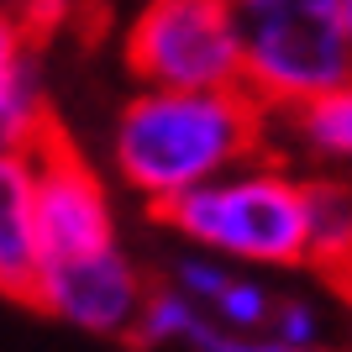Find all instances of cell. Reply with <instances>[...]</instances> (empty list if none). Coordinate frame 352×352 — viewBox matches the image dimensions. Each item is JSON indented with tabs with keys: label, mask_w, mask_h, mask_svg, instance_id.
I'll return each instance as SVG.
<instances>
[{
	"label": "cell",
	"mask_w": 352,
	"mask_h": 352,
	"mask_svg": "<svg viewBox=\"0 0 352 352\" xmlns=\"http://www.w3.org/2000/svg\"><path fill=\"white\" fill-rule=\"evenodd\" d=\"M274 305H279V294L268 289L252 268H232L226 274V284L216 289V300H210V321L232 326V331H268V321H274Z\"/></svg>",
	"instance_id": "8fae6325"
},
{
	"label": "cell",
	"mask_w": 352,
	"mask_h": 352,
	"mask_svg": "<svg viewBox=\"0 0 352 352\" xmlns=\"http://www.w3.org/2000/svg\"><path fill=\"white\" fill-rule=\"evenodd\" d=\"M184 352H331V347H289L274 331H232V326L210 321L206 310H195L190 331H184Z\"/></svg>",
	"instance_id": "7c38bea8"
},
{
	"label": "cell",
	"mask_w": 352,
	"mask_h": 352,
	"mask_svg": "<svg viewBox=\"0 0 352 352\" xmlns=\"http://www.w3.org/2000/svg\"><path fill=\"white\" fill-rule=\"evenodd\" d=\"M158 221L179 248H200L252 274L300 268L310 263V174L263 147L174 200Z\"/></svg>",
	"instance_id": "7a4b0ae2"
},
{
	"label": "cell",
	"mask_w": 352,
	"mask_h": 352,
	"mask_svg": "<svg viewBox=\"0 0 352 352\" xmlns=\"http://www.w3.org/2000/svg\"><path fill=\"white\" fill-rule=\"evenodd\" d=\"M268 147V111L242 85L163 89L137 85L111 116L105 158L132 200L153 216Z\"/></svg>",
	"instance_id": "6da1fadb"
},
{
	"label": "cell",
	"mask_w": 352,
	"mask_h": 352,
	"mask_svg": "<svg viewBox=\"0 0 352 352\" xmlns=\"http://www.w3.org/2000/svg\"><path fill=\"white\" fill-rule=\"evenodd\" d=\"M268 331H274L279 342H289V347H331V342H326V316H321V305H316V300H305V294H279Z\"/></svg>",
	"instance_id": "4fadbf2b"
},
{
	"label": "cell",
	"mask_w": 352,
	"mask_h": 352,
	"mask_svg": "<svg viewBox=\"0 0 352 352\" xmlns=\"http://www.w3.org/2000/svg\"><path fill=\"white\" fill-rule=\"evenodd\" d=\"M32 153H37V242H43V263L116 248L121 216H116V200H111V184H105L100 168L79 147L63 142L58 126Z\"/></svg>",
	"instance_id": "8992f818"
},
{
	"label": "cell",
	"mask_w": 352,
	"mask_h": 352,
	"mask_svg": "<svg viewBox=\"0 0 352 352\" xmlns=\"http://www.w3.org/2000/svg\"><path fill=\"white\" fill-rule=\"evenodd\" d=\"M268 147L289 158L300 174L352 179V74L342 85L268 116Z\"/></svg>",
	"instance_id": "52a82bcc"
},
{
	"label": "cell",
	"mask_w": 352,
	"mask_h": 352,
	"mask_svg": "<svg viewBox=\"0 0 352 352\" xmlns=\"http://www.w3.org/2000/svg\"><path fill=\"white\" fill-rule=\"evenodd\" d=\"M242 43V89L279 116L352 74L342 0H232Z\"/></svg>",
	"instance_id": "3957f363"
},
{
	"label": "cell",
	"mask_w": 352,
	"mask_h": 352,
	"mask_svg": "<svg viewBox=\"0 0 352 352\" xmlns=\"http://www.w3.org/2000/svg\"><path fill=\"white\" fill-rule=\"evenodd\" d=\"M310 263L352 274V179L310 174Z\"/></svg>",
	"instance_id": "30bf717a"
},
{
	"label": "cell",
	"mask_w": 352,
	"mask_h": 352,
	"mask_svg": "<svg viewBox=\"0 0 352 352\" xmlns=\"http://www.w3.org/2000/svg\"><path fill=\"white\" fill-rule=\"evenodd\" d=\"M121 58L137 85L232 89L242 85L232 0H142L121 32Z\"/></svg>",
	"instance_id": "277c9868"
},
{
	"label": "cell",
	"mask_w": 352,
	"mask_h": 352,
	"mask_svg": "<svg viewBox=\"0 0 352 352\" xmlns=\"http://www.w3.org/2000/svg\"><path fill=\"white\" fill-rule=\"evenodd\" d=\"M47 132H53V121H47L37 32L21 16L0 11V153L37 147Z\"/></svg>",
	"instance_id": "ba28073f"
},
{
	"label": "cell",
	"mask_w": 352,
	"mask_h": 352,
	"mask_svg": "<svg viewBox=\"0 0 352 352\" xmlns=\"http://www.w3.org/2000/svg\"><path fill=\"white\" fill-rule=\"evenodd\" d=\"M342 21H347V37H352V0H342Z\"/></svg>",
	"instance_id": "5bb4252c"
},
{
	"label": "cell",
	"mask_w": 352,
	"mask_h": 352,
	"mask_svg": "<svg viewBox=\"0 0 352 352\" xmlns=\"http://www.w3.org/2000/svg\"><path fill=\"white\" fill-rule=\"evenodd\" d=\"M43 268L37 242V153L16 147L0 153V294L32 300Z\"/></svg>",
	"instance_id": "9c48e42d"
},
{
	"label": "cell",
	"mask_w": 352,
	"mask_h": 352,
	"mask_svg": "<svg viewBox=\"0 0 352 352\" xmlns=\"http://www.w3.org/2000/svg\"><path fill=\"white\" fill-rule=\"evenodd\" d=\"M153 294L147 268L137 263L126 242L100 252H85V258H53V263L37 268V284H32V305L47 310L53 321L85 331V337H137V321H142V305Z\"/></svg>",
	"instance_id": "5b68a950"
}]
</instances>
